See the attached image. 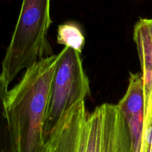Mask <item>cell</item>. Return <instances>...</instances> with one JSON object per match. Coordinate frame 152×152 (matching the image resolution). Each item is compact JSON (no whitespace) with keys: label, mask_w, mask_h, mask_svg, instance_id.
<instances>
[{"label":"cell","mask_w":152,"mask_h":152,"mask_svg":"<svg viewBox=\"0 0 152 152\" xmlns=\"http://www.w3.org/2000/svg\"><path fill=\"white\" fill-rule=\"evenodd\" d=\"M59 59L53 55L26 69L6 93V109L16 152H46L43 121L49 89Z\"/></svg>","instance_id":"7a4b0ae2"},{"label":"cell","mask_w":152,"mask_h":152,"mask_svg":"<svg viewBox=\"0 0 152 152\" xmlns=\"http://www.w3.org/2000/svg\"><path fill=\"white\" fill-rule=\"evenodd\" d=\"M141 74L145 90H152V18H141L134 28Z\"/></svg>","instance_id":"8992f818"},{"label":"cell","mask_w":152,"mask_h":152,"mask_svg":"<svg viewBox=\"0 0 152 152\" xmlns=\"http://www.w3.org/2000/svg\"><path fill=\"white\" fill-rule=\"evenodd\" d=\"M0 83V152H16L6 109V93Z\"/></svg>","instance_id":"ba28073f"},{"label":"cell","mask_w":152,"mask_h":152,"mask_svg":"<svg viewBox=\"0 0 152 152\" xmlns=\"http://www.w3.org/2000/svg\"><path fill=\"white\" fill-rule=\"evenodd\" d=\"M131 134L132 149L138 147L141 140L146 107V92L141 73H131L125 96L118 104Z\"/></svg>","instance_id":"5b68a950"},{"label":"cell","mask_w":152,"mask_h":152,"mask_svg":"<svg viewBox=\"0 0 152 152\" xmlns=\"http://www.w3.org/2000/svg\"><path fill=\"white\" fill-rule=\"evenodd\" d=\"M50 0H23L11 42L2 62L0 83L6 90L23 69L53 55L48 39Z\"/></svg>","instance_id":"3957f363"},{"label":"cell","mask_w":152,"mask_h":152,"mask_svg":"<svg viewBox=\"0 0 152 152\" xmlns=\"http://www.w3.org/2000/svg\"><path fill=\"white\" fill-rule=\"evenodd\" d=\"M57 42L81 54L85 44V37L81 28L76 23H66L58 26Z\"/></svg>","instance_id":"52a82bcc"},{"label":"cell","mask_w":152,"mask_h":152,"mask_svg":"<svg viewBox=\"0 0 152 152\" xmlns=\"http://www.w3.org/2000/svg\"><path fill=\"white\" fill-rule=\"evenodd\" d=\"M46 152H133L127 122L117 104L89 112L84 99L72 105L54 128Z\"/></svg>","instance_id":"6da1fadb"},{"label":"cell","mask_w":152,"mask_h":152,"mask_svg":"<svg viewBox=\"0 0 152 152\" xmlns=\"http://www.w3.org/2000/svg\"><path fill=\"white\" fill-rule=\"evenodd\" d=\"M58 54L43 121V134L46 143L64 113L90 94V81L84 72L81 54L66 46Z\"/></svg>","instance_id":"277c9868"}]
</instances>
